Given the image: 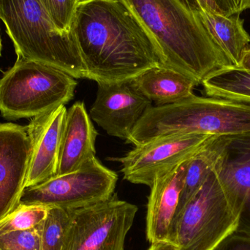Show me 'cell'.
Masks as SVG:
<instances>
[{
	"label": "cell",
	"instance_id": "obj_1",
	"mask_svg": "<svg viewBox=\"0 0 250 250\" xmlns=\"http://www.w3.org/2000/svg\"><path fill=\"white\" fill-rule=\"evenodd\" d=\"M70 32L87 79L97 83L129 80L164 64L157 44L121 0L79 3Z\"/></svg>",
	"mask_w": 250,
	"mask_h": 250
},
{
	"label": "cell",
	"instance_id": "obj_2",
	"mask_svg": "<svg viewBox=\"0 0 250 250\" xmlns=\"http://www.w3.org/2000/svg\"><path fill=\"white\" fill-rule=\"evenodd\" d=\"M154 40L165 65L199 84L222 69L233 66L198 13L179 0H121Z\"/></svg>",
	"mask_w": 250,
	"mask_h": 250
},
{
	"label": "cell",
	"instance_id": "obj_3",
	"mask_svg": "<svg viewBox=\"0 0 250 250\" xmlns=\"http://www.w3.org/2000/svg\"><path fill=\"white\" fill-rule=\"evenodd\" d=\"M250 132V104L192 95L171 105L151 106L127 144L138 146L175 134L233 135Z\"/></svg>",
	"mask_w": 250,
	"mask_h": 250
},
{
	"label": "cell",
	"instance_id": "obj_4",
	"mask_svg": "<svg viewBox=\"0 0 250 250\" xmlns=\"http://www.w3.org/2000/svg\"><path fill=\"white\" fill-rule=\"evenodd\" d=\"M0 20L19 58L51 66L74 79H87L71 32L59 31L41 0H0Z\"/></svg>",
	"mask_w": 250,
	"mask_h": 250
},
{
	"label": "cell",
	"instance_id": "obj_5",
	"mask_svg": "<svg viewBox=\"0 0 250 250\" xmlns=\"http://www.w3.org/2000/svg\"><path fill=\"white\" fill-rule=\"evenodd\" d=\"M77 84L62 70L18 57L0 80V114L11 120L42 115L70 102Z\"/></svg>",
	"mask_w": 250,
	"mask_h": 250
},
{
	"label": "cell",
	"instance_id": "obj_6",
	"mask_svg": "<svg viewBox=\"0 0 250 250\" xmlns=\"http://www.w3.org/2000/svg\"><path fill=\"white\" fill-rule=\"evenodd\" d=\"M239 217L215 170L172 221L167 240L181 250H213L237 230Z\"/></svg>",
	"mask_w": 250,
	"mask_h": 250
},
{
	"label": "cell",
	"instance_id": "obj_7",
	"mask_svg": "<svg viewBox=\"0 0 250 250\" xmlns=\"http://www.w3.org/2000/svg\"><path fill=\"white\" fill-rule=\"evenodd\" d=\"M67 210L70 220L62 250H125L138 207L114 192L105 201Z\"/></svg>",
	"mask_w": 250,
	"mask_h": 250
},
{
	"label": "cell",
	"instance_id": "obj_8",
	"mask_svg": "<svg viewBox=\"0 0 250 250\" xmlns=\"http://www.w3.org/2000/svg\"><path fill=\"white\" fill-rule=\"evenodd\" d=\"M117 180V173L95 157L74 171L25 188L19 204L64 209L82 208L109 198L114 193Z\"/></svg>",
	"mask_w": 250,
	"mask_h": 250
},
{
	"label": "cell",
	"instance_id": "obj_9",
	"mask_svg": "<svg viewBox=\"0 0 250 250\" xmlns=\"http://www.w3.org/2000/svg\"><path fill=\"white\" fill-rule=\"evenodd\" d=\"M213 135L175 134L135 146L122 157L108 158L121 163L125 180L151 187L159 172L192 157Z\"/></svg>",
	"mask_w": 250,
	"mask_h": 250
},
{
	"label": "cell",
	"instance_id": "obj_10",
	"mask_svg": "<svg viewBox=\"0 0 250 250\" xmlns=\"http://www.w3.org/2000/svg\"><path fill=\"white\" fill-rule=\"evenodd\" d=\"M151 102L134 85L132 79L98 83L90 117L108 135L127 141Z\"/></svg>",
	"mask_w": 250,
	"mask_h": 250
},
{
	"label": "cell",
	"instance_id": "obj_11",
	"mask_svg": "<svg viewBox=\"0 0 250 250\" xmlns=\"http://www.w3.org/2000/svg\"><path fill=\"white\" fill-rule=\"evenodd\" d=\"M27 126L0 123V220L20 204L30 167Z\"/></svg>",
	"mask_w": 250,
	"mask_h": 250
},
{
	"label": "cell",
	"instance_id": "obj_12",
	"mask_svg": "<svg viewBox=\"0 0 250 250\" xmlns=\"http://www.w3.org/2000/svg\"><path fill=\"white\" fill-rule=\"evenodd\" d=\"M223 138L224 146L214 169L239 217L236 232L250 236V132Z\"/></svg>",
	"mask_w": 250,
	"mask_h": 250
},
{
	"label": "cell",
	"instance_id": "obj_13",
	"mask_svg": "<svg viewBox=\"0 0 250 250\" xmlns=\"http://www.w3.org/2000/svg\"><path fill=\"white\" fill-rule=\"evenodd\" d=\"M67 111L65 105H61L34 117L26 125L32 155L26 188L40 185L57 176Z\"/></svg>",
	"mask_w": 250,
	"mask_h": 250
},
{
	"label": "cell",
	"instance_id": "obj_14",
	"mask_svg": "<svg viewBox=\"0 0 250 250\" xmlns=\"http://www.w3.org/2000/svg\"><path fill=\"white\" fill-rule=\"evenodd\" d=\"M190 158L159 172L150 187L146 213V238L151 243L167 240Z\"/></svg>",
	"mask_w": 250,
	"mask_h": 250
},
{
	"label": "cell",
	"instance_id": "obj_15",
	"mask_svg": "<svg viewBox=\"0 0 250 250\" xmlns=\"http://www.w3.org/2000/svg\"><path fill=\"white\" fill-rule=\"evenodd\" d=\"M98 135L84 104L75 103L67 111L57 176L74 171L96 157Z\"/></svg>",
	"mask_w": 250,
	"mask_h": 250
},
{
	"label": "cell",
	"instance_id": "obj_16",
	"mask_svg": "<svg viewBox=\"0 0 250 250\" xmlns=\"http://www.w3.org/2000/svg\"><path fill=\"white\" fill-rule=\"evenodd\" d=\"M137 89L155 106H165L193 95L199 83L190 76L161 64L151 67L132 79Z\"/></svg>",
	"mask_w": 250,
	"mask_h": 250
},
{
	"label": "cell",
	"instance_id": "obj_17",
	"mask_svg": "<svg viewBox=\"0 0 250 250\" xmlns=\"http://www.w3.org/2000/svg\"><path fill=\"white\" fill-rule=\"evenodd\" d=\"M198 14L233 66L238 67L250 43V35L245 29V20L241 14L225 16L203 10Z\"/></svg>",
	"mask_w": 250,
	"mask_h": 250
},
{
	"label": "cell",
	"instance_id": "obj_18",
	"mask_svg": "<svg viewBox=\"0 0 250 250\" xmlns=\"http://www.w3.org/2000/svg\"><path fill=\"white\" fill-rule=\"evenodd\" d=\"M223 146V135H213L191 157L187 167L183 188L175 216L182 209L185 204L207 180L221 154Z\"/></svg>",
	"mask_w": 250,
	"mask_h": 250
},
{
	"label": "cell",
	"instance_id": "obj_19",
	"mask_svg": "<svg viewBox=\"0 0 250 250\" xmlns=\"http://www.w3.org/2000/svg\"><path fill=\"white\" fill-rule=\"evenodd\" d=\"M201 84L208 97L250 104V71L232 66L213 73Z\"/></svg>",
	"mask_w": 250,
	"mask_h": 250
},
{
	"label": "cell",
	"instance_id": "obj_20",
	"mask_svg": "<svg viewBox=\"0 0 250 250\" xmlns=\"http://www.w3.org/2000/svg\"><path fill=\"white\" fill-rule=\"evenodd\" d=\"M48 207L19 204L10 214L0 220V234L29 230L42 224Z\"/></svg>",
	"mask_w": 250,
	"mask_h": 250
},
{
	"label": "cell",
	"instance_id": "obj_21",
	"mask_svg": "<svg viewBox=\"0 0 250 250\" xmlns=\"http://www.w3.org/2000/svg\"><path fill=\"white\" fill-rule=\"evenodd\" d=\"M70 220L68 210L51 207L42 225L41 250H62Z\"/></svg>",
	"mask_w": 250,
	"mask_h": 250
},
{
	"label": "cell",
	"instance_id": "obj_22",
	"mask_svg": "<svg viewBox=\"0 0 250 250\" xmlns=\"http://www.w3.org/2000/svg\"><path fill=\"white\" fill-rule=\"evenodd\" d=\"M42 225L29 230L0 234V249L41 250Z\"/></svg>",
	"mask_w": 250,
	"mask_h": 250
},
{
	"label": "cell",
	"instance_id": "obj_23",
	"mask_svg": "<svg viewBox=\"0 0 250 250\" xmlns=\"http://www.w3.org/2000/svg\"><path fill=\"white\" fill-rule=\"evenodd\" d=\"M51 20L62 33L70 32L77 0H41Z\"/></svg>",
	"mask_w": 250,
	"mask_h": 250
},
{
	"label": "cell",
	"instance_id": "obj_24",
	"mask_svg": "<svg viewBox=\"0 0 250 250\" xmlns=\"http://www.w3.org/2000/svg\"><path fill=\"white\" fill-rule=\"evenodd\" d=\"M213 250H250V236L233 232L222 240Z\"/></svg>",
	"mask_w": 250,
	"mask_h": 250
},
{
	"label": "cell",
	"instance_id": "obj_25",
	"mask_svg": "<svg viewBox=\"0 0 250 250\" xmlns=\"http://www.w3.org/2000/svg\"><path fill=\"white\" fill-rule=\"evenodd\" d=\"M225 16L241 14L250 9V0H214Z\"/></svg>",
	"mask_w": 250,
	"mask_h": 250
},
{
	"label": "cell",
	"instance_id": "obj_26",
	"mask_svg": "<svg viewBox=\"0 0 250 250\" xmlns=\"http://www.w3.org/2000/svg\"><path fill=\"white\" fill-rule=\"evenodd\" d=\"M148 250H181L174 244L167 240L152 242Z\"/></svg>",
	"mask_w": 250,
	"mask_h": 250
},
{
	"label": "cell",
	"instance_id": "obj_27",
	"mask_svg": "<svg viewBox=\"0 0 250 250\" xmlns=\"http://www.w3.org/2000/svg\"><path fill=\"white\" fill-rule=\"evenodd\" d=\"M201 10L211 13H222L214 0H197ZM223 14V13H222Z\"/></svg>",
	"mask_w": 250,
	"mask_h": 250
},
{
	"label": "cell",
	"instance_id": "obj_28",
	"mask_svg": "<svg viewBox=\"0 0 250 250\" xmlns=\"http://www.w3.org/2000/svg\"><path fill=\"white\" fill-rule=\"evenodd\" d=\"M237 67L247 71H250V44L245 48Z\"/></svg>",
	"mask_w": 250,
	"mask_h": 250
},
{
	"label": "cell",
	"instance_id": "obj_29",
	"mask_svg": "<svg viewBox=\"0 0 250 250\" xmlns=\"http://www.w3.org/2000/svg\"><path fill=\"white\" fill-rule=\"evenodd\" d=\"M182 4L189 10L198 13L201 10L197 0H179Z\"/></svg>",
	"mask_w": 250,
	"mask_h": 250
},
{
	"label": "cell",
	"instance_id": "obj_30",
	"mask_svg": "<svg viewBox=\"0 0 250 250\" xmlns=\"http://www.w3.org/2000/svg\"><path fill=\"white\" fill-rule=\"evenodd\" d=\"M88 1V0H77L78 4H79V3L83 2V1Z\"/></svg>",
	"mask_w": 250,
	"mask_h": 250
},
{
	"label": "cell",
	"instance_id": "obj_31",
	"mask_svg": "<svg viewBox=\"0 0 250 250\" xmlns=\"http://www.w3.org/2000/svg\"><path fill=\"white\" fill-rule=\"evenodd\" d=\"M1 38H0V54H1Z\"/></svg>",
	"mask_w": 250,
	"mask_h": 250
},
{
	"label": "cell",
	"instance_id": "obj_32",
	"mask_svg": "<svg viewBox=\"0 0 250 250\" xmlns=\"http://www.w3.org/2000/svg\"><path fill=\"white\" fill-rule=\"evenodd\" d=\"M0 250H1V249H0Z\"/></svg>",
	"mask_w": 250,
	"mask_h": 250
}]
</instances>
